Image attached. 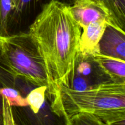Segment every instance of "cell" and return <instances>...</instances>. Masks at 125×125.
<instances>
[{
    "mask_svg": "<svg viewBox=\"0 0 125 125\" xmlns=\"http://www.w3.org/2000/svg\"><path fill=\"white\" fill-rule=\"evenodd\" d=\"M81 27L69 5L50 0L31 24L29 34L43 58L52 101L62 87H72L75 78Z\"/></svg>",
    "mask_w": 125,
    "mask_h": 125,
    "instance_id": "1",
    "label": "cell"
},
{
    "mask_svg": "<svg viewBox=\"0 0 125 125\" xmlns=\"http://www.w3.org/2000/svg\"><path fill=\"white\" fill-rule=\"evenodd\" d=\"M51 107L65 123L79 113L90 114L99 120L100 117L125 111V81L107 80L84 90L62 87L51 101Z\"/></svg>",
    "mask_w": 125,
    "mask_h": 125,
    "instance_id": "2",
    "label": "cell"
},
{
    "mask_svg": "<svg viewBox=\"0 0 125 125\" xmlns=\"http://www.w3.org/2000/svg\"><path fill=\"white\" fill-rule=\"evenodd\" d=\"M0 53L10 74L37 86L48 87L44 61L29 33L0 37Z\"/></svg>",
    "mask_w": 125,
    "mask_h": 125,
    "instance_id": "3",
    "label": "cell"
},
{
    "mask_svg": "<svg viewBox=\"0 0 125 125\" xmlns=\"http://www.w3.org/2000/svg\"><path fill=\"white\" fill-rule=\"evenodd\" d=\"M71 12L81 28L100 20H109V13L102 0H74Z\"/></svg>",
    "mask_w": 125,
    "mask_h": 125,
    "instance_id": "4",
    "label": "cell"
},
{
    "mask_svg": "<svg viewBox=\"0 0 125 125\" xmlns=\"http://www.w3.org/2000/svg\"><path fill=\"white\" fill-rule=\"evenodd\" d=\"M99 52L125 62V33L107 22L99 43Z\"/></svg>",
    "mask_w": 125,
    "mask_h": 125,
    "instance_id": "5",
    "label": "cell"
},
{
    "mask_svg": "<svg viewBox=\"0 0 125 125\" xmlns=\"http://www.w3.org/2000/svg\"><path fill=\"white\" fill-rule=\"evenodd\" d=\"M107 20H100L92 22L82 28L79 42V56L89 58L92 55L99 52V43L107 26Z\"/></svg>",
    "mask_w": 125,
    "mask_h": 125,
    "instance_id": "6",
    "label": "cell"
},
{
    "mask_svg": "<svg viewBox=\"0 0 125 125\" xmlns=\"http://www.w3.org/2000/svg\"><path fill=\"white\" fill-rule=\"evenodd\" d=\"M93 62L99 70L112 81H125V62L104 56L100 53L92 55Z\"/></svg>",
    "mask_w": 125,
    "mask_h": 125,
    "instance_id": "7",
    "label": "cell"
},
{
    "mask_svg": "<svg viewBox=\"0 0 125 125\" xmlns=\"http://www.w3.org/2000/svg\"><path fill=\"white\" fill-rule=\"evenodd\" d=\"M109 13L108 22L125 33V0H102Z\"/></svg>",
    "mask_w": 125,
    "mask_h": 125,
    "instance_id": "8",
    "label": "cell"
},
{
    "mask_svg": "<svg viewBox=\"0 0 125 125\" xmlns=\"http://www.w3.org/2000/svg\"><path fill=\"white\" fill-rule=\"evenodd\" d=\"M13 0H0V37L10 35L9 33L12 20Z\"/></svg>",
    "mask_w": 125,
    "mask_h": 125,
    "instance_id": "9",
    "label": "cell"
},
{
    "mask_svg": "<svg viewBox=\"0 0 125 125\" xmlns=\"http://www.w3.org/2000/svg\"><path fill=\"white\" fill-rule=\"evenodd\" d=\"M46 91L47 86H39L31 91L26 98L28 106L34 114H37L42 107L45 101V93Z\"/></svg>",
    "mask_w": 125,
    "mask_h": 125,
    "instance_id": "10",
    "label": "cell"
},
{
    "mask_svg": "<svg viewBox=\"0 0 125 125\" xmlns=\"http://www.w3.org/2000/svg\"><path fill=\"white\" fill-rule=\"evenodd\" d=\"M0 96L5 98L11 106L26 107L28 106L26 99L23 98L18 90L10 87L0 88Z\"/></svg>",
    "mask_w": 125,
    "mask_h": 125,
    "instance_id": "11",
    "label": "cell"
},
{
    "mask_svg": "<svg viewBox=\"0 0 125 125\" xmlns=\"http://www.w3.org/2000/svg\"><path fill=\"white\" fill-rule=\"evenodd\" d=\"M38 1L39 0H13L11 22L16 16L21 14L23 10H27Z\"/></svg>",
    "mask_w": 125,
    "mask_h": 125,
    "instance_id": "12",
    "label": "cell"
},
{
    "mask_svg": "<svg viewBox=\"0 0 125 125\" xmlns=\"http://www.w3.org/2000/svg\"><path fill=\"white\" fill-rule=\"evenodd\" d=\"M101 125H125V111L99 118Z\"/></svg>",
    "mask_w": 125,
    "mask_h": 125,
    "instance_id": "13",
    "label": "cell"
},
{
    "mask_svg": "<svg viewBox=\"0 0 125 125\" xmlns=\"http://www.w3.org/2000/svg\"><path fill=\"white\" fill-rule=\"evenodd\" d=\"M9 76L11 75L10 74L4 63H3L1 53H0V88L9 87V85H10V83L9 81H10V79L9 78ZM0 115L2 116V98L1 96H0Z\"/></svg>",
    "mask_w": 125,
    "mask_h": 125,
    "instance_id": "14",
    "label": "cell"
},
{
    "mask_svg": "<svg viewBox=\"0 0 125 125\" xmlns=\"http://www.w3.org/2000/svg\"><path fill=\"white\" fill-rule=\"evenodd\" d=\"M78 71L79 73L83 75H87L90 72V67L88 63H82L79 68H78Z\"/></svg>",
    "mask_w": 125,
    "mask_h": 125,
    "instance_id": "15",
    "label": "cell"
},
{
    "mask_svg": "<svg viewBox=\"0 0 125 125\" xmlns=\"http://www.w3.org/2000/svg\"><path fill=\"white\" fill-rule=\"evenodd\" d=\"M2 124V116L0 115V125Z\"/></svg>",
    "mask_w": 125,
    "mask_h": 125,
    "instance_id": "16",
    "label": "cell"
}]
</instances>
